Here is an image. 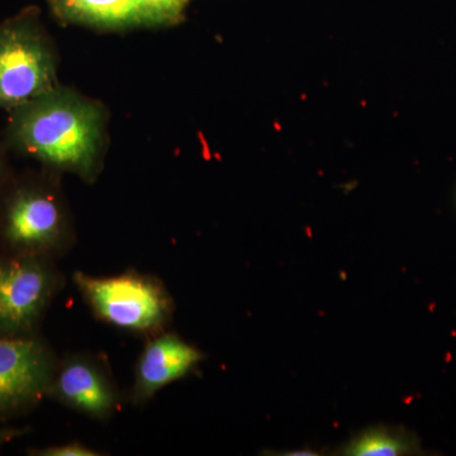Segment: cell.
<instances>
[{"instance_id": "6da1fadb", "label": "cell", "mask_w": 456, "mask_h": 456, "mask_svg": "<svg viewBox=\"0 0 456 456\" xmlns=\"http://www.w3.org/2000/svg\"><path fill=\"white\" fill-rule=\"evenodd\" d=\"M5 147L53 173L93 183L107 150V112L97 101L57 86L9 112Z\"/></svg>"}, {"instance_id": "7a4b0ae2", "label": "cell", "mask_w": 456, "mask_h": 456, "mask_svg": "<svg viewBox=\"0 0 456 456\" xmlns=\"http://www.w3.org/2000/svg\"><path fill=\"white\" fill-rule=\"evenodd\" d=\"M0 240L14 254L53 259L73 248L70 208L53 174L17 183L0 203Z\"/></svg>"}, {"instance_id": "3957f363", "label": "cell", "mask_w": 456, "mask_h": 456, "mask_svg": "<svg viewBox=\"0 0 456 456\" xmlns=\"http://www.w3.org/2000/svg\"><path fill=\"white\" fill-rule=\"evenodd\" d=\"M73 281L84 301L102 322L145 336L165 331L175 303L160 278L127 270L110 277L75 272Z\"/></svg>"}, {"instance_id": "277c9868", "label": "cell", "mask_w": 456, "mask_h": 456, "mask_svg": "<svg viewBox=\"0 0 456 456\" xmlns=\"http://www.w3.org/2000/svg\"><path fill=\"white\" fill-rule=\"evenodd\" d=\"M57 86L55 46L38 12L25 9L0 23V110L11 112Z\"/></svg>"}, {"instance_id": "5b68a950", "label": "cell", "mask_w": 456, "mask_h": 456, "mask_svg": "<svg viewBox=\"0 0 456 456\" xmlns=\"http://www.w3.org/2000/svg\"><path fill=\"white\" fill-rule=\"evenodd\" d=\"M62 284L49 257L14 254L0 259V335H32Z\"/></svg>"}, {"instance_id": "8992f818", "label": "cell", "mask_w": 456, "mask_h": 456, "mask_svg": "<svg viewBox=\"0 0 456 456\" xmlns=\"http://www.w3.org/2000/svg\"><path fill=\"white\" fill-rule=\"evenodd\" d=\"M57 359L35 336L0 335V416L35 406L46 397Z\"/></svg>"}, {"instance_id": "52a82bcc", "label": "cell", "mask_w": 456, "mask_h": 456, "mask_svg": "<svg viewBox=\"0 0 456 456\" xmlns=\"http://www.w3.org/2000/svg\"><path fill=\"white\" fill-rule=\"evenodd\" d=\"M47 395L97 421H107L121 406V395L107 365L86 353L57 360Z\"/></svg>"}, {"instance_id": "ba28073f", "label": "cell", "mask_w": 456, "mask_h": 456, "mask_svg": "<svg viewBox=\"0 0 456 456\" xmlns=\"http://www.w3.org/2000/svg\"><path fill=\"white\" fill-rule=\"evenodd\" d=\"M203 359L202 351L178 334L163 331L150 336L134 368L132 403H146L165 387L191 374Z\"/></svg>"}, {"instance_id": "9c48e42d", "label": "cell", "mask_w": 456, "mask_h": 456, "mask_svg": "<svg viewBox=\"0 0 456 456\" xmlns=\"http://www.w3.org/2000/svg\"><path fill=\"white\" fill-rule=\"evenodd\" d=\"M53 13L64 22L99 29L147 26L141 0H49Z\"/></svg>"}, {"instance_id": "30bf717a", "label": "cell", "mask_w": 456, "mask_h": 456, "mask_svg": "<svg viewBox=\"0 0 456 456\" xmlns=\"http://www.w3.org/2000/svg\"><path fill=\"white\" fill-rule=\"evenodd\" d=\"M419 452V441L412 432L395 426H374L351 439L341 450L347 456H402Z\"/></svg>"}, {"instance_id": "8fae6325", "label": "cell", "mask_w": 456, "mask_h": 456, "mask_svg": "<svg viewBox=\"0 0 456 456\" xmlns=\"http://www.w3.org/2000/svg\"><path fill=\"white\" fill-rule=\"evenodd\" d=\"M191 0H141L147 26L174 25L182 20Z\"/></svg>"}, {"instance_id": "7c38bea8", "label": "cell", "mask_w": 456, "mask_h": 456, "mask_svg": "<svg viewBox=\"0 0 456 456\" xmlns=\"http://www.w3.org/2000/svg\"><path fill=\"white\" fill-rule=\"evenodd\" d=\"M32 455L38 456H99L102 454L99 450L90 448L80 441L62 444V445L49 446V448L35 450Z\"/></svg>"}, {"instance_id": "4fadbf2b", "label": "cell", "mask_w": 456, "mask_h": 456, "mask_svg": "<svg viewBox=\"0 0 456 456\" xmlns=\"http://www.w3.org/2000/svg\"><path fill=\"white\" fill-rule=\"evenodd\" d=\"M26 431V428H4V430H0V446L11 443L12 440L25 434Z\"/></svg>"}, {"instance_id": "5bb4252c", "label": "cell", "mask_w": 456, "mask_h": 456, "mask_svg": "<svg viewBox=\"0 0 456 456\" xmlns=\"http://www.w3.org/2000/svg\"><path fill=\"white\" fill-rule=\"evenodd\" d=\"M5 179H7V163H5V154L3 151V147L0 146V191L4 185Z\"/></svg>"}]
</instances>
